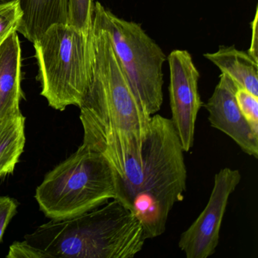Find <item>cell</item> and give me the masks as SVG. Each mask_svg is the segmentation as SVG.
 <instances>
[{
	"label": "cell",
	"instance_id": "obj_14",
	"mask_svg": "<svg viewBox=\"0 0 258 258\" xmlns=\"http://www.w3.org/2000/svg\"><path fill=\"white\" fill-rule=\"evenodd\" d=\"M94 0H69L68 24L89 33L93 29Z\"/></svg>",
	"mask_w": 258,
	"mask_h": 258
},
{
	"label": "cell",
	"instance_id": "obj_17",
	"mask_svg": "<svg viewBox=\"0 0 258 258\" xmlns=\"http://www.w3.org/2000/svg\"><path fill=\"white\" fill-rule=\"evenodd\" d=\"M19 204L9 196H0V243L13 217L17 214Z\"/></svg>",
	"mask_w": 258,
	"mask_h": 258
},
{
	"label": "cell",
	"instance_id": "obj_15",
	"mask_svg": "<svg viewBox=\"0 0 258 258\" xmlns=\"http://www.w3.org/2000/svg\"><path fill=\"white\" fill-rule=\"evenodd\" d=\"M22 13L19 0L0 2V46L13 32H17Z\"/></svg>",
	"mask_w": 258,
	"mask_h": 258
},
{
	"label": "cell",
	"instance_id": "obj_3",
	"mask_svg": "<svg viewBox=\"0 0 258 258\" xmlns=\"http://www.w3.org/2000/svg\"><path fill=\"white\" fill-rule=\"evenodd\" d=\"M25 239L48 258H132L146 240L138 219L116 199L72 218L51 220Z\"/></svg>",
	"mask_w": 258,
	"mask_h": 258
},
{
	"label": "cell",
	"instance_id": "obj_8",
	"mask_svg": "<svg viewBox=\"0 0 258 258\" xmlns=\"http://www.w3.org/2000/svg\"><path fill=\"white\" fill-rule=\"evenodd\" d=\"M167 60L170 69V120L184 152H188L194 145L196 120L204 105L199 92L200 73L187 50L172 51Z\"/></svg>",
	"mask_w": 258,
	"mask_h": 258
},
{
	"label": "cell",
	"instance_id": "obj_10",
	"mask_svg": "<svg viewBox=\"0 0 258 258\" xmlns=\"http://www.w3.org/2000/svg\"><path fill=\"white\" fill-rule=\"evenodd\" d=\"M22 49L18 32H13L0 46V121L20 114Z\"/></svg>",
	"mask_w": 258,
	"mask_h": 258
},
{
	"label": "cell",
	"instance_id": "obj_7",
	"mask_svg": "<svg viewBox=\"0 0 258 258\" xmlns=\"http://www.w3.org/2000/svg\"><path fill=\"white\" fill-rule=\"evenodd\" d=\"M241 179L239 170L230 167L216 173L206 207L179 237L178 246L187 258H208L215 253L229 197Z\"/></svg>",
	"mask_w": 258,
	"mask_h": 258
},
{
	"label": "cell",
	"instance_id": "obj_12",
	"mask_svg": "<svg viewBox=\"0 0 258 258\" xmlns=\"http://www.w3.org/2000/svg\"><path fill=\"white\" fill-rule=\"evenodd\" d=\"M203 55L221 73L229 76L238 87L258 96V61L248 52L239 50L235 46H220L217 52Z\"/></svg>",
	"mask_w": 258,
	"mask_h": 258
},
{
	"label": "cell",
	"instance_id": "obj_4",
	"mask_svg": "<svg viewBox=\"0 0 258 258\" xmlns=\"http://www.w3.org/2000/svg\"><path fill=\"white\" fill-rule=\"evenodd\" d=\"M115 197V170L84 144L48 172L35 193L40 211L53 220L81 215Z\"/></svg>",
	"mask_w": 258,
	"mask_h": 258
},
{
	"label": "cell",
	"instance_id": "obj_13",
	"mask_svg": "<svg viewBox=\"0 0 258 258\" xmlns=\"http://www.w3.org/2000/svg\"><path fill=\"white\" fill-rule=\"evenodd\" d=\"M25 143V117L22 113L0 121V178L14 172Z\"/></svg>",
	"mask_w": 258,
	"mask_h": 258
},
{
	"label": "cell",
	"instance_id": "obj_5",
	"mask_svg": "<svg viewBox=\"0 0 258 258\" xmlns=\"http://www.w3.org/2000/svg\"><path fill=\"white\" fill-rule=\"evenodd\" d=\"M33 44L40 95L58 111L70 105L79 108L93 77V29L86 33L69 24H54Z\"/></svg>",
	"mask_w": 258,
	"mask_h": 258
},
{
	"label": "cell",
	"instance_id": "obj_1",
	"mask_svg": "<svg viewBox=\"0 0 258 258\" xmlns=\"http://www.w3.org/2000/svg\"><path fill=\"white\" fill-rule=\"evenodd\" d=\"M94 63L90 87L79 107L83 144L102 154L117 174L140 153L152 116L139 102L108 33L93 23Z\"/></svg>",
	"mask_w": 258,
	"mask_h": 258
},
{
	"label": "cell",
	"instance_id": "obj_2",
	"mask_svg": "<svg viewBox=\"0 0 258 258\" xmlns=\"http://www.w3.org/2000/svg\"><path fill=\"white\" fill-rule=\"evenodd\" d=\"M183 148L170 119L152 116L141 152L116 173V200L141 223L146 239L163 235L170 211L186 191Z\"/></svg>",
	"mask_w": 258,
	"mask_h": 258
},
{
	"label": "cell",
	"instance_id": "obj_16",
	"mask_svg": "<svg viewBox=\"0 0 258 258\" xmlns=\"http://www.w3.org/2000/svg\"><path fill=\"white\" fill-rule=\"evenodd\" d=\"M237 105L252 131L258 135V96L238 87L235 93Z\"/></svg>",
	"mask_w": 258,
	"mask_h": 258
},
{
	"label": "cell",
	"instance_id": "obj_11",
	"mask_svg": "<svg viewBox=\"0 0 258 258\" xmlns=\"http://www.w3.org/2000/svg\"><path fill=\"white\" fill-rule=\"evenodd\" d=\"M19 1L23 16L17 32L32 43L51 25L68 24L69 0Z\"/></svg>",
	"mask_w": 258,
	"mask_h": 258
},
{
	"label": "cell",
	"instance_id": "obj_19",
	"mask_svg": "<svg viewBox=\"0 0 258 258\" xmlns=\"http://www.w3.org/2000/svg\"><path fill=\"white\" fill-rule=\"evenodd\" d=\"M257 22H258V8L256 7L255 12L254 18L250 23L251 28V41H250V47H249V55H251L254 59L258 61V34H257Z\"/></svg>",
	"mask_w": 258,
	"mask_h": 258
},
{
	"label": "cell",
	"instance_id": "obj_9",
	"mask_svg": "<svg viewBox=\"0 0 258 258\" xmlns=\"http://www.w3.org/2000/svg\"><path fill=\"white\" fill-rule=\"evenodd\" d=\"M238 88L229 76L221 73L212 96L203 105L212 127L230 137L244 153L257 158L258 135L252 131L237 105L235 93Z\"/></svg>",
	"mask_w": 258,
	"mask_h": 258
},
{
	"label": "cell",
	"instance_id": "obj_6",
	"mask_svg": "<svg viewBox=\"0 0 258 258\" xmlns=\"http://www.w3.org/2000/svg\"><path fill=\"white\" fill-rule=\"evenodd\" d=\"M93 23L108 33L131 87L151 116L164 102L163 67L167 61L163 49L140 24L120 19L102 4H94Z\"/></svg>",
	"mask_w": 258,
	"mask_h": 258
},
{
	"label": "cell",
	"instance_id": "obj_18",
	"mask_svg": "<svg viewBox=\"0 0 258 258\" xmlns=\"http://www.w3.org/2000/svg\"><path fill=\"white\" fill-rule=\"evenodd\" d=\"M8 258H48L46 253L30 244L27 240L15 241L10 247Z\"/></svg>",
	"mask_w": 258,
	"mask_h": 258
}]
</instances>
